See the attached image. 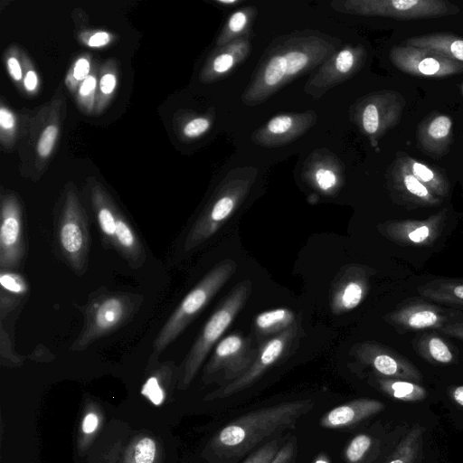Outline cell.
Segmentation results:
<instances>
[{"label":"cell","mask_w":463,"mask_h":463,"mask_svg":"<svg viewBox=\"0 0 463 463\" xmlns=\"http://www.w3.org/2000/svg\"><path fill=\"white\" fill-rule=\"evenodd\" d=\"M156 452V443L152 439L146 437L139 439L134 448L135 463H153Z\"/></svg>","instance_id":"d590c367"},{"label":"cell","mask_w":463,"mask_h":463,"mask_svg":"<svg viewBox=\"0 0 463 463\" xmlns=\"http://www.w3.org/2000/svg\"><path fill=\"white\" fill-rule=\"evenodd\" d=\"M352 354L360 363L372 367L379 376L417 383L422 381L420 371L406 357L375 341L355 345Z\"/></svg>","instance_id":"9a60e30c"},{"label":"cell","mask_w":463,"mask_h":463,"mask_svg":"<svg viewBox=\"0 0 463 463\" xmlns=\"http://www.w3.org/2000/svg\"><path fill=\"white\" fill-rule=\"evenodd\" d=\"M314 186L321 193L330 195L335 194L339 187V178L335 170L319 167L310 177Z\"/></svg>","instance_id":"836d02e7"},{"label":"cell","mask_w":463,"mask_h":463,"mask_svg":"<svg viewBox=\"0 0 463 463\" xmlns=\"http://www.w3.org/2000/svg\"><path fill=\"white\" fill-rule=\"evenodd\" d=\"M141 392L155 405H160L165 399L164 391L158 379L155 376H151L146 381Z\"/></svg>","instance_id":"74e56055"},{"label":"cell","mask_w":463,"mask_h":463,"mask_svg":"<svg viewBox=\"0 0 463 463\" xmlns=\"http://www.w3.org/2000/svg\"><path fill=\"white\" fill-rule=\"evenodd\" d=\"M96 218L103 244L118 251L133 269L146 261L144 247L135 229L100 196L95 199Z\"/></svg>","instance_id":"30bf717a"},{"label":"cell","mask_w":463,"mask_h":463,"mask_svg":"<svg viewBox=\"0 0 463 463\" xmlns=\"http://www.w3.org/2000/svg\"><path fill=\"white\" fill-rule=\"evenodd\" d=\"M297 322L280 334L258 345V354L250 368L238 379L215 390L211 399L226 398L253 384L265 372L286 358L297 347L299 338Z\"/></svg>","instance_id":"9c48e42d"},{"label":"cell","mask_w":463,"mask_h":463,"mask_svg":"<svg viewBox=\"0 0 463 463\" xmlns=\"http://www.w3.org/2000/svg\"><path fill=\"white\" fill-rule=\"evenodd\" d=\"M99 424V419L98 416L90 412L87 414L82 421V430L84 433L90 434L96 430Z\"/></svg>","instance_id":"ee69618b"},{"label":"cell","mask_w":463,"mask_h":463,"mask_svg":"<svg viewBox=\"0 0 463 463\" xmlns=\"http://www.w3.org/2000/svg\"><path fill=\"white\" fill-rule=\"evenodd\" d=\"M390 184L392 192L407 205L431 207L442 201L411 173L402 156L392 165Z\"/></svg>","instance_id":"ffe728a7"},{"label":"cell","mask_w":463,"mask_h":463,"mask_svg":"<svg viewBox=\"0 0 463 463\" xmlns=\"http://www.w3.org/2000/svg\"><path fill=\"white\" fill-rule=\"evenodd\" d=\"M447 218V208L424 220H395L378 225L388 240L402 246H430L439 237Z\"/></svg>","instance_id":"2e32d148"},{"label":"cell","mask_w":463,"mask_h":463,"mask_svg":"<svg viewBox=\"0 0 463 463\" xmlns=\"http://www.w3.org/2000/svg\"><path fill=\"white\" fill-rule=\"evenodd\" d=\"M7 65L11 76L16 80H20L22 78V71L17 60L13 57L9 58Z\"/></svg>","instance_id":"7dc6e473"},{"label":"cell","mask_w":463,"mask_h":463,"mask_svg":"<svg viewBox=\"0 0 463 463\" xmlns=\"http://www.w3.org/2000/svg\"><path fill=\"white\" fill-rule=\"evenodd\" d=\"M236 269L237 263L232 259H225L211 269L167 318L153 343L154 350L161 353L174 342L230 280Z\"/></svg>","instance_id":"277c9868"},{"label":"cell","mask_w":463,"mask_h":463,"mask_svg":"<svg viewBox=\"0 0 463 463\" xmlns=\"http://www.w3.org/2000/svg\"><path fill=\"white\" fill-rule=\"evenodd\" d=\"M249 51L250 43L242 38L225 44L212 61L213 72L215 75L226 74L247 56Z\"/></svg>","instance_id":"4dcf8cb0"},{"label":"cell","mask_w":463,"mask_h":463,"mask_svg":"<svg viewBox=\"0 0 463 463\" xmlns=\"http://www.w3.org/2000/svg\"><path fill=\"white\" fill-rule=\"evenodd\" d=\"M24 85L28 90H33L35 89L37 85V76L35 72H33V71L27 72L24 78Z\"/></svg>","instance_id":"f907efd6"},{"label":"cell","mask_w":463,"mask_h":463,"mask_svg":"<svg viewBox=\"0 0 463 463\" xmlns=\"http://www.w3.org/2000/svg\"><path fill=\"white\" fill-rule=\"evenodd\" d=\"M383 318L402 333L425 329L439 330L447 324L463 320V310L412 300L386 314Z\"/></svg>","instance_id":"4fadbf2b"},{"label":"cell","mask_w":463,"mask_h":463,"mask_svg":"<svg viewBox=\"0 0 463 463\" xmlns=\"http://www.w3.org/2000/svg\"><path fill=\"white\" fill-rule=\"evenodd\" d=\"M384 407L383 402L375 399H356L327 411L320 419V425L326 429L350 427L379 413Z\"/></svg>","instance_id":"603a6c76"},{"label":"cell","mask_w":463,"mask_h":463,"mask_svg":"<svg viewBox=\"0 0 463 463\" xmlns=\"http://www.w3.org/2000/svg\"><path fill=\"white\" fill-rule=\"evenodd\" d=\"M116 78L112 74H105L100 80V90L105 94H109L115 88Z\"/></svg>","instance_id":"f6af8a7d"},{"label":"cell","mask_w":463,"mask_h":463,"mask_svg":"<svg viewBox=\"0 0 463 463\" xmlns=\"http://www.w3.org/2000/svg\"><path fill=\"white\" fill-rule=\"evenodd\" d=\"M250 178L224 181L213 201L192 225L184 240V250H194L213 236L235 213L251 186Z\"/></svg>","instance_id":"52a82bcc"},{"label":"cell","mask_w":463,"mask_h":463,"mask_svg":"<svg viewBox=\"0 0 463 463\" xmlns=\"http://www.w3.org/2000/svg\"><path fill=\"white\" fill-rule=\"evenodd\" d=\"M331 5L341 13L398 20L437 18L459 12L457 5L445 0H349Z\"/></svg>","instance_id":"8992f818"},{"label":"cell","mask_w":463,"mask_h":463,"mask_svg":"<svg viewBox=\"0 0 463 463\" xmlns=\"http://www.w3.org/2000/svg\"><path fill=\"white\" fill-rule=\"evenodd\" d=\"M392 64L404 73L441 78L463 73V63L424 48L395 45L390 50Z\"/></svg>","instance_id":"5bb4252c"},{"label":"cell","mask_w":463,"mask_h":463,"mask_svg":"<svg viewBox=\"0 0 463 463\" xmlns=\"http://www.w3.org/2000/svg\"><path fill=\"white\" fill-rule=\"evenodd\" d=\"M210 127V122L204 118H197L186 124L184 133L189 137H198L204 133Z\"/></svg>","instance_id":"ab89813d"},{"label":"cell","mask_w":463,"mask_h":463,"mask_svg":"<svg viewBox=\"0 0 463 463\" xmlns=\"http://www.w3.org/2000/svg\"><path fill=\"white\" fill-rule=\"evenodd\" d=\"M90 71V63L86 59H80L75 64L73 76L77 80H85Z\"/></svg>","instance_id":"7bdbcfd3"},{"label":"cell","mask_w":463,"mask_h":463,"mask_svg":"<svg viewBox=\"0 0 463 463\" xmlns=\"http://www.w3.org/2000/svg\"><path fill=\"white\" fill-rule=\"evenodd\" d=\"M333 49L329 43L315 36L290 38L265 60L244 91L242 101L250 106L264 101L288 81L322 61Z\"/></svg>","instance_id":"6da1fadb"},{"label":"cell","mask_w":463,"mask_h":463,"mask_svg":"<svg viewBox=\"0 0 463 463\" xmlns=\"http://www.w3.org/2000/svg\"><path fill=\"white\" fill-rule=\"evenodd\" d=\"M406 101L394 90H381L359 103V124L373 146L401 119Z\"/></svg>","instance_id":"7c38bea8"},{"label":"cell","mask_w":463,"mask_h":463,"mask_svg":"<svg viewBox=\"0 0 463 463\" xmlns=\"http://www.w3.org/2000/svg\"><path fill=\"white\" fill-rule=\"evenodd\" d=\"M109 42V35L107 33H97L89 40V45L92 47H99Z\"/></svg>","instance_id":"bcb514c9"},{"label":"cell","mask_w":463,"mask_h":463,"mask_svg":"<svg viewBox=\"0 0 463 463\" xmlns=\"http://www.w3.org/2000/svg\"><path fill=\"white\" fill-rule=\"evenodd\" d=\"M417 290L429 300L463 309V279H435L419 286Z\"/></svg>","instance_id":"d4e9b609"},{"label":"cell","mask_w":463,"mask_h":463,"mask_svg":"<svg viewBox=\"0 0 463 463\" xmlns=\"http://www.w3.org/2000/svg\"><path fill=\"white\" fill-rule=\"evenodd\" d=\"M57 132V128L54 126H49L43 130L38 143V153L40 156H47L51 153Z\"/></svg>","instance_id":"f35d334b"},{"label":"cell","mask_w":463,"mask_h":463,"mask_svg":"<svg viewBox=\"0 0 463 463\" xmlns=\"http://www.w3.org/2000/svg\"><path fill=\"white\" fill-rule=\"evenodd\" d=\"M0 125L4 128H11L14 125L12 114L5 109H0Z\"/></svg>","instance_id":"c3c4849f"},{"label":"cell","mask_w":463,"mask_h":463,"mask_svg":"<svg viewBox=\"0 0 463 463\" xmlns=\"http://www.w3.org/2000/svg\"><path fill=\"white\" fill-rule=\"evenodd\" d=\"M462 93H463V85H462Z\"/></svg>","instance_id":"db71d44e"},{"label":"cell","mask_w":463,"mask_h":463,"mask_svg":"<svg viewBox=\"0 0 463 463\" xmlns=\"http://www.w3.org/2000/svg\"><path fill=\"white\" fill-rule=\"evenodd\" d=\"M296 313L288 307H277L258 314L253 322V331L262 341L282 333L297 323Z\"/></svg>","instance_id":"484cf974"},{"label":"cell","mask_w":463,"mask_h":463,"mask_svg":"<svg viewBox=\"0 0 463 463\" xmlns=\"http://www.w3.org/2000/svg\"><path fill=\"white\" fill-rule=\"evenodd\" d=\"M374 383L383 393L396 400L419 402L424 400L428 392L419 383L394 378L376 375Z\"/></svg>","instance_id":"f546056e"},{"label":"cell","mask_w":463,"mask_h":463,"mask_svg":"<svg viewBox=\"0 0 463 463\" xmlns=\"http://www.w3.org/2000/svg\"><path fill=\"white\" fill-rule=\"evenodd\" d=\"M252 291L250 279L240 281L216 307L203 326L184 361V383L189 384L206 356L222 338L240 311L244 307Z\"/></svg>","instance_id":"5b68a950"},{"label":"cell","mask_w":463,"mask_h":463,"mask_svg":"<svg viewBox=\"0 0 463 463\" xmlns=\"http://www.w3.org/2000/svg\"><path fill=\"white\" fill-rule=\"evenodd\" d=\"M54 226L60 256L74 272L83 274L88 266L90 234L82 209L69 201Z\"/></svg>","instance_id":"ba28073f"},{"label":"cell","mask_w":463,"mask_h":463,"mask_svg":"<svg viewBox=\"0 0 463 463\" xmlns=\"http://www.w3.org/2000/svg\"><path fill=\"white\" fill-rule=\"evenodd\" d=\"M143 301L141 295L131 292L106 291L93 296L83 308L82 330L71 349L84 350L119 329L135 316Z\"/></svg>","instance_id":"3957f363"},{"label":"cell","mask_w":463,"mask_h":463,"mask_svg":"<svg viewBox=\"0 0 463 463\" xmlns=\"http://www.w3.org/2000/svg\"><path fill=\"white\" fill-rule=\"evenodd\" d=\"M439 332L448 336L463 340V320L447 324L439 329Z\"/></svg>","instance_id":"60d3db41"},{"label":"cell","mask_w":463,"mask_h":463,"mask_svg":"<svg viewBox=\"0 0 463 463\" xmlns=\"http://www.w3.org/2000/svg\"><path fill=\"white\" fill-rule=\"evenodd\" d=\"M401 156L411 173L435 195L440 199L448 196L450 185L444 174L407 155Z\"/></svg>","instance_id":"4316f807"},{"label":"cell","mask_w":463,"mask_h":463,"mask_svg":"<svg viewBox=\"0 0 463 463\" xmlns=\"http://www.w3.org/2000/svg\"><path fill=\"white\" fill-rule=\"evenodd\" d=\"M251 15V8H245L234 12L229 18L222 33L220 36L218 44H228L234 37L241 34L249 24Z\"/></svg>","instance_id":"1f68e13d"},{"label":"cell","mask_w":463,"mask_h":463,"mask_svg":"<svg viewBox=\"0 0 463 463\" xmlns=\"http://www.w3.org/2000/svg\"><path fill=\"white\" fill-rule=\"evenodd\" d=\"M258 354L251 338L233 333L222 338L205 367V374L227 384L241 377L251 365Z\"/></svg>","instance_id":"8fae6325"},{"label":"cell","mask_w":463,"mask_h":463,"mask_svg":"<svg viewBox=\"0 0 463 463\" xmlns=\"http://www.w3.org/2000/svg\"><path fill=\"white\" fill-rule=\"evenodd\" d=\"M365 51L361 46H347L331 58L313 79L314 83L330 88L349 78L364 63Z\"/></svg>","instance_id":"7402d4cb"},{"label":"cell","mask_w":463,"mask_h":463,"mask_svg":"<svg viewBox=\"0 0 463 463\" xmlns=\"http://www.w3.org/2000/svg\"><path fill=\"white\" fill-rule=\"evenodd\" d=\"M452 127L451 118L446 114L432 112L427 115L418 126V146L429 156H443L452 142Z\"/></svg>","instance_id":"44dd1931"},{"label":"cell","mask_w":463,"mask_h":463,"mask_svg":"<svg viewBox=\"0 0 463 463\" xmlns=\"http://www.w3.org/2000/svg\"><path fill=\"white\" fill-rule=\"evenodd\" d=\"M25 255L23 215L14 200H5L1 209L0 267L13 271L20 267Z\"/></svg>","instance_id":"ac0fdd59"},{"label":"cell","mask_w":463,"mask_h":463,"mask_svg":"<svg viewBox=\"0 0 463 463\" xmlns=\"http://www.w3.org/2000/svg\"><path fill=\"white\" fill-rule=\"evenodd\" d=\"M403 45L428 49L463 63V38L449 33H432L411 37Z\"/></svg>","instance_id":"cb8c5ba5"},{"label":"cell","mask_w":463,"mask_h":463,"mask_svg":"<svg viewBox=\"0 0 463 463\" xmlns=\"http://www.w3.org/2000/svg\"><path fill=\"white\" fill-rule=\"evenodd\" d=\"M424 431L425 429L422 426H413L403 436L385 463H421Z\"/></svg>","instance_id":"f1b7e54d"},{"label":"cell","mask_w":463,"mask_h":463,"mask_svg":"<svg viewBox=\"0 0 463 463\" xmlns=\"http://www.w3.org/2000/svg\"><path fill=\"white\" fill-rule=\"evenodd\" d=\"M279 450L278 440L269 441L248 457L243 463H270Z\"/></svg>","instance_id":"8d00e7d4"},{"label":"cell","mask_w":463,"mask_h":463,"mask_svg":"<svg viewBox=\"0 0 463 463\" xmlns=\"http://www.w3.org/2000/svg\"><path fill=\"white\" fill-rule=\"evenodd\" d=\"M452 399L463 407V385L455 386L450 390Z\"/></svg>","instance_id":"816d5d0a"},{"label":"cell","mask_w":463,"mask_h":463,"mask_svg":"<svg viewBox=\"0 0 463 463\" xmlns=\"http://www.w3.org/2000/svg\"><path fill=\"white\" fill-rule=\"evenodd\" d=\"M314 406L313 400L305 399L249 412L226 424L216 434L214 445L229 456L244 453L266 437L293 428Z\"/></svg>","instance_id":"7a4b0ae2"},{"label":"cell","mask_w":463,"mask_h":463,"mask_svg":"<svg viewBox=\"0 0 463 463\" xmlns=\"http://www.w3.org/2000/svg\"><path fill=\"white\" fill-rule=\"evenodd\" d=\"M294 454V445L292 442H288L284 445L270 463H291Z\"/></svg>","instance_id":"b9f144b4"},{"label":"cell","mask_w":463,"mask_h":463,"mask_svg":"<svg viewBox=\"0 0 463 463\" xmlns=\"http://www.w3.org/2000/svg\"><path fill=\"white\" fill-rule=\"evenodd\" d=\"M373 446L371 436L361 433L354 437L345 449L347 463H361Z\"/></svg>","instance_id":"d6a6232c"},{"label":"cell","mask_w":463,"mask_h":463,"mask_svg":"<svg viewBox=\"0 0 463 463\" xmlns=\"http://www.w3.org/2000/svg\"><path fill=\"white\" fill-rule=\"evenodd\" d=\"M218 2L224 5H236L240 3L238 0H218Z\"/></svg>","instance_id":"f5cc1de1"},{"label":"cell","mask_w":463,"mask_h":463,"mask_svg":"<svg viewBox=\"0 0 463 463\" xmlns=\"http://www.w3.org/2000/svg\"><path fill=\"white\" fill-rule=\"evenodd\" d=\"M95 86H96V79L92 76H88L84 80V81L80 89V95H82V96L89 95L95 89Z\"/></svg>","instance_id":"681fc988"},{"label":"cell","mask_w":463,"mask_h":463,"mask_svg":"<svg viewBox=\"0 0 463 463\" xmlns=\"http://www.w3.org/2000/svg\"><path fill=\"white\" fill-rule=\"evenodd\" d=\"M0 284L3 290L14 295L22 296L28 291L24 279L14 271L1 270Z\"/></svg>","instance_id":"e575fe53"},{"label":"cell","mask_w":463,"mask_h":463,"mask_svg":"<svg viewBox=\"0 0 463 463\" xmlns=\"http://www.w3.org/2000/svg\"><path fill=\"white\" fill-rule=\"evenodd\" d=\"M316 119L317 115L313 111L278 115L258 128L251 139L262 146H283L303 135Z\"/></svg>","instance_id":"d6986e66"},{"label":"cell","mask_w":463,"mask_h":463,"mask_svg":"<svg viewBox=\"0 0 463 463\" xmlns=\"http://www.w3.org/2000/svg\"><path fill=\"white\" fill-rule=\"evenodd\" d=\"M372 274V269L358 264H350L339 270L330 290V308L334 315L347 313L364 300Z\"/></svg>","instance_id":"e0dca14e"},{"label":"cell","mask_w":463,"mask_h":463,"mask_svg":"<svg viewBox=\"0 0 463 463\" xmlns=\"http://www.w3.org/2000/svg\"><path fill=\"white\" fill-rule=\"evenodd\" d=\"M417 353L425 360L435 364H450L455 352L450 344L436 333H426L415 342Z\"/></svg>","instance_id":"83f0119b"}]
</instances>
